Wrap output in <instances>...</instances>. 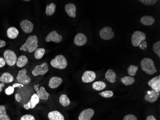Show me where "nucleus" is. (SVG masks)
<instances>
[{
    "instance_id": "1",
    "label": "nucleus",
    "mask_w": 160,
    "mask_h": 120,
    "mask_svg": "<svg viewBox=\"0 0 160 120\" xmlns=\"http://www.w3.org/2000/svg\"><path fill=\"white\" fill-rule=\"evenodd\" d=\"M38 38L36 35L29 36L26 42L21 47L20 50L23 51H28L31 53L35 51L38 48Z\"/></svg>"
},
{
    "instance_id": "2",
    "label": "nucleus",
    "mask_w": 160,
    "mask_h": 120,
    "mask_svg": "<svg viewBox=\"0 0 160 120\" xmlns=\"http://www.w3.org/2000/svg\"><path fill=\"white\" fill-rule=\"evenodd\" d=\"M142 69L148 75H152L157 72L154 62L152 59L144 58L141 62Z\"/></svg>"
},
{
    "instance_id": "3",
    "label": "nucleus",
    "mask_w": 160,
    "mask_h": 120,
    "mask_svg": "<svg viewBox=\"0 0 160 120\" xmlns=\"http://www.w3.org/2000/svg\"><path fill=\"white\" fill-rule=\"evenodd\" d=\"M50 65L54 68L59 69H64L68 65L67 60L62 55H58L52 60Z\"/></svg>"
},
{
    "instance_id": "4",
    "label": "nucleus",
    "mask_w": 160,
    "mask_h": 120,
    "mask_svg": "<svg viewBox=\"0 0 160 120\" xmlns=\"http://www.w3.org/2000/svg\"><path fill=\"white\" fill-rule=\"evenodd\" d=\"M3 56L6 64L8 65L12 66L16 65L17 63L18 58L16 54L12 50H5L3 54Z\"/></svg>"
},
{
    "instance_id": "5",
    "label": "nucleus",
    "mask_w": 160,
    "mask_h": 120,
    "mask_svg": "<svg viewBox=\"0 0 160 120\" xmlns=\"http://www.w3.org/2000/svg\"><path fill=\"white\" fill-rule=\"evenodd\" d=\"M146 39V34L144 32L140 31H135L132 37V45L134 47L138 46L140 45L142 41L145 40Z\"/></svg>"
},
{
    "instance_id": "6",
    "label": "nucleus",
    "mask_w": 160,
    "mask_h": 120,
    "mask_svg": "<svg viewBox=\"0 0 160 120\" xmlns=\"http://www.w3.org/2000/svg\"><path fill=\"white\" fill-rule=\"evenodd\" d=\"M48 71V66L47 63H43L40 65H37L34 67L32 71L33 76H37L39 75H45Z\"/></svg>"
},
{
    "instance_id": "7",
    "label": "nucleus",
    "mask_w": 160,
    "mask_h": 120,
    "mask_svg": "<svg viewBox=\"0 0 160 120\" xmlns=\"http://www.w3.org/2000/svg\"><path fill=\"white\" fill-rule=\"evenodd\" d=\"M27 69L24 68L20 70L18 72L17 79L19 83L23 85L28 84L31 81V78L27 75Z\"/></svg>"
},
{
    "instance_id": "8",
    "label": "nucleus",
    "mask_w": 160,
    "mask_h": 120,
    "mask_svg": "<svg viewBox=\"0 0 160 120\" xmlns=\"http://www.w3.org/2000/svg\"><path fill=\"white\" fill-rule=\"evenodd\" d=\"M99 34L101 38L104 40H110L115 35L112 28L108 26L102 28L100 31Z\"/></svg>"
},
{
    "instance_id": "9",
    "label": "nucleus",
    "mask_w": 160,
    "mask_h": 120,
    "mask_svg": "<svg viewBox=\"0 0 160 120\" xmlns=\"http://www.w3.org/2000/svg\"><path fill=\"white\" fill-rule=\"evenodd\" d=\"M34 88L37 92V94L39 97V100H44V101H47L48 100L50 94L47 91L44 87L41 86L39 89L38 86L36 85L34 86Z\"/></svg>"
},
{
    "instance_id": "10",
    "label": "nucleus",
    "mask_w": 160,
    "mask_h": 120,
    "mask_svg": "<svg viewBox=\"0 0 160 120\" xmlns=\"http://www.w3.org/2000/svg\"><path fill=\"white\" fill-rule=\"evenodd\" d=\"M62 40V36L59 35L56 30L51 31L46 38L47 42L53 41L55 43H59Z\"/></svg>"
},
{
    "instance_id": "11",
    "label": "nucleus",
    "mask_w": 160,
    "mask_h": 120,
    "mask_svg": "<svg viewBox=\"0 0 160 120\" xmlns=\"http://www.w3.org/2000/svg\"><path fill=\"white\" fill-rule=\"evenodd\" d=\"M34 27L33 23L28 19L24 20L21 22V28L25 33H31L33 31Z\"/></svg>"
},
{
    "instance_id": "12",
    "label": "nucleus",
    "mask_w": 160,
    "mask_h": 120,
    "mask_svg": "<svg viewBox=\"0 0 160 120\" xmlns=\"http://www.w3.org/2000/svg\"><path fill=\"white\" fill-rule=\"evenodd\" d=\"M96 78V74L92 71H86L84 72L82 77V80L83 83H89L93 82Z\"/></svg>"
},
{
    "instance_id": "13",
    "label": "nucleus",
    "mask_w": 160,
    "mask_h": 120,
    "mask_svg": "<svg viewBox=\"0 0 160 120\" xmlns=\"http://www.w3.org/2000/svg\"><path fill=\"white\" fill-rule=\"evenodd\" d=\"M148 85L151 86L153 91L160 92V76H155L148 82Z\"/></svg>"
},
{
    "instance_id": "14",
    "label": "nucleus",
    "mask_w": 160,
    "mask_h": 120,
    "mask_svg": "<svg viewBox=\"0 0 160 120\" xmlns=\"http://www.w3.org/2000/svg\"><path fill=\"white\" fill-rule=\"evenodd\" d=\"M94 114V111L92 109H87L81 112L78 119L79 120H91Z\"/></svg>"
},
{
    "instance_id": "15",
    "label": "nucleus",
    "mask_w": 160,
    "mask_h": 120,
    "mask_svg": "<svg viewBox=\"0 0 160 120\" xmlns=\"http://www.w3.org/2000/svg\"><path fill=\"white\" fill-rule=\"evenodd\" d=\"M87 42V37L83 33H78L74 38V43L78 46H82L85 45Z\"/></svg>"
},
{
    "instance_id": "16",
    "label": "nucleus",
    "mask_w": 160,
    "mask_h": 120,
    "mask_svg": "<svg viewBox=\"0 0 160 120\" xmlns=\"http://www.w3.org/2000/svg\"><path fill=\"white\" fill-rule=\"evenodd\" d=\"M159 95L160 93L152 90L150 91H148V93L145 95L144 99L145 101L153 103L157 101Z\"/></svg>"
},
{
    "instance_id": "17",
    "label": "nucleus",
    "mask_w": 160,
    "mask_h": 120,
    "mask_svg": "<svg viewBox=\"0 0 160 120\" xmlns=\"http://www.w3.org/2000/svg\"><path fill=\"white\" fill-rule=\"evenodd\" d=\"M65 10L69 17L75 18L76 16V6L73 3H69L65 6Z\"/></svg>"
},
{
    "instance_id": "18",
    "label": "nucleus",
    "mask_w": 160,
    "mask_h": 120,
    "mask_svg": "<svg viewBox=\"0 0 160 120\" xmlns=\"http://www.w3.org/2000/svg\"><path fill=\"white\" fill-rule=\"evenodd\" d=\"M62 83V78L58 76H54L52 77L49 80L48 86L52 89L57 88L59 87Z\"/></svg>"
},
{
    "instance_id": "19",
    "label": "nucleus",
    "mask_w": 160,
    "mask_h": 120,
    "mask_svg": "<svg viewBox=\"0 0 160 120\" xmlns=\"http://www.w3.org/2000/svg\"><path fill=\"white\" fill-rule=\"evenodd\" d=\"M48 118L49 120H65L62 114L57 111L49 112L48 114Z\"/></svg>"
},
{
    "instance_id": "20",
    "label": "nucleus",
    "mask_w": 160,
    "mask_h": 120,
    "mask_svg": "<svg viewBox=\"0 0 160 120\" xmlns=\"http://www.w3.org/2000/svg\"><path fill=\"white\" fill-rule=\"evenodd\" d=\"M141 22L142 24L146 26H151L155 23V19L152 16H145L141 18Z\"/></svg>"
},
{
    "instance_id": "21",
    "label": "nucleus",
    "mask_w": 160,
    "mask_h": 120,
    "mask_svg": "<svg viewBox=\"0 0 160 120\" xmlns=\"http://www.w3.org/2000/svg\"><path fill=\"white\" fill-rule=\"evenodd\" d=\"M105 77L109 82L111 83H114L116 81L117 75L112 69H109L105 74Z\"/></svg>"
},
{
    "instance_id": "22",
    "label": "nucleus",
    "mask_w": 160,
    "mask_h": 120,
    "mask_svg": "<svg viewBox=\"0 0 160 120\" xmlns=\"http://www.w3.org/2000/svg\"><path fill=\"white\" fill-rule=\"evenodd\" d=\"M14 78L10 73L5 72L2 74L1 77H0V81L2 83H10L13 82Z\"/></svg>"
},
{
    "instance_id": "23",
    "label": "nucleus",
    "mask_w": 160,
    "mask_h": 120,
    "mask_svg": "<svg viewBox=\"0 0 160 120\" xmlns=\"http://www.w3.org/2000/svg\"><path fill=\"white\" fill-rule=\"evenodd\" d=\"M19 34L18 30L15 27H11L7 29V35L9 38L14 39L17 38Z\"/></svg>"
},
{
    "instance_id": "24",
    "label": "nucleus",
    "mask_w": 160,
    "mask_h": 120,
    "mask_svg": "<svg viewBox=\"0 0 160 120\" xmlns=\"http://www.w3.org/2000/svg\"><path fill=\"white\" fill-rule=\"evenodd\" d=\"M28 63V58L25 55H21L17 59V65L19 68L25 66Z\"/></svg>"
},
{
    "instance_id": "25",
    "label": "nucleus",
    "mask_w": 160,
    "mask_h": 120,
    "mask_svg": "<svg viewBox=\"0 0 160 120\" xmlns=\"http://www.w3.org/2000/svg\"><path fill=\"white\" fill-rule=\"evenodd\" d=\"M92 88L97 91H100L105 89L106 87V84L102 81H97L92 84Z\"/></svg>"
},
{
    "instance_id": "26",
    "label": "nucleus",
    "mask_w": 160,
    "mask_h": 120,
    "mask_svg": "<svg viewBox=\"0 0 160 120\" xmlns=\"http://www.w3.org/2000/svg\"><path fill=\"white\" fill-rule=\"evenodd\" d=\"M60 103L63 107H67L71 103L69 97L66 95L62 94L60 96L59 99Z\"/></svg>"
},
{
    "instance_id": "27",
    "label": "nucleus",
    "mask_w": 160,
    "mask_h": 120,
    "mask_svg": "<svg viewBox=\"0 0 160 120\" xmlns=\"http://www.w3.org/2000/svg\"><path fill=\"white\" fill-rule=\"evenodd\" d=\"M135 78L130 76H126L122 77L121 79V82L126 86H129L134 83Z\"/></svg>"
},
{
    "instance_id": "28",
    "label": "nucleus",
    "mask_w": 160,
    "mask_h": 120,
    "mask_svg": "<svg viewBox=\"0 0 160 120\" xmlns=\"http://www.w3.org/2000/svg\"><path fill=\"white\" fill-rule=\"evenodd\" d=\"M56 10V5L55 3H51L47 5L46 8V13L48 16H52Z\"/></svg>"
},
{
    "instance_id": "29",
    "label": "nucleus",
    "mask_w": 160,
    "mask_h": 120,
    "mask_svg": "<svg viewBox=\"0 0 160 120\" xmlns=\"http://www.w3.org/2000/svg\"><path fill=\"white\" fill-rule=\"evenodd\" d=\"M0 120H11L6 114V109L3 105H0Z\"/></svg>"
},
{
    "instance_id": "30",
    "label": "nucleus",
    "mask_w": 160,
    "mask_h": 120,
    "mask_svg": "<svg viewBox=\"0 0 160 120\" xmlns=\"http://www.w3.org/2000/svg\"><path fill=\"white\" fill-rule=\"evenodd\" d=\"M46 50L44 48H38L34 53V57L37 60H40L44 55Z\"/></svg>"
},
{
    "instance_id": "31",
    "label": "nucleus",
    "mask_w": 160,
    "mask_h": 120,
    "mask_svg": "<svg viewBox=\"0 0 160 120\" xmlns=\"http://www.w3.org/2000/svg\"><path fill=\"white\" fill-rule=\"evenodd\" d=\"M31 104V109H33L36 107V105L39 103V99L37 94H34L32 96L31 100L29 101Z\"/></svg>"
},
{
    "instance_id": "32",
    "label": "nucleus",
    "mask_w": 160,
    "mask_h": 120,
    "mask_svg": "<svg viewBox=\"0 0 160 120\" xmlns=\"http://www.w3.org/2000/svg\"><path fill=\"white\" fill-rule=\"evenodd\" d=\"M139 69V67L137 65H130L128 69V75L130 76H135L136 75L137 72Z\"/></svg>"
},
{
    "instance_id": "33",
    "label": "nucleus",
    "mask_w": 160,
    "mask_h": 120,
    "mask_svg": "<svg viewBox=\"0 0 160 120\" xmlns=\"http://www.w3.org/2000/svg\"><path fill=\"white\" fill-rule=\"evenodd\" d=\"M99 94L105 98H109V97H113V96L114 95V93L111 91H107L99 93Z\"/></svg>"
},
{
    "instance_id": "34",
    "label": "nucleus",
    "mask_w": 160,
    "mask_h": 120,
    "mask_svg": "<svg viewBox=\"0 0 160 120\" xmlns=\"http://www.w3.org/2000/svg\"><path fill=\"white\" fill-rule=\"evenodd\" d=\"M153 50L155 54L160 57V41L155 43L153 45Z\"/></svg>"
},
{
    "instance_id": "35",
    "label": "nucleus",
    "mask_w": 160,
    "mask_h": 120,
    "mask_svg": "<svg viewBox=\"0 0 160 120\" xmlns=\"http://www.w3.org/2000/svg\"><path fill=\"white\" fill-rule=\"evenodd\" d=\"M142 3L146 5H152L157 2V0H140Z\"/></svg>"
},
{
    "instance_id": "36",
    "label": "nucleus",
    "mask_w": 160,
    "mask_h": 120,
    "mask_svg": "<svg viewBox=\"0 0 160 120\" xmlns=\"http://www.w3.org/2000/svg\"><path fill=\"white\" fill-rule=\"evenodd\" d=\"M14 88L12 86H9L5 90V93L7 95H11L14 92Z\"/></svg>"
},
{
    "instance_id": "37",
    "label": "nucleus",
    "mask_w": 160,
    "mask_h": 120,
    "mask_svg": "<svg viewBox=\"0 0 160 120\" xmlns=\"http://www.w3.org/2000/svg\"><path fill=\"white\" fill-rule=\"evenodd\" d=\"M21 120H36L35 117L30 114H26L23 115L21 118Z\"/></svg>"
},
{
    "instance_id": "38",
    "label": "nucleus",
    "mask_w": 160,
    "mask_h": 120,
    "mask_svg": "<svg viewBox=\"0 0 160 120\" xmlns=\"http://www.w3.org/2000/svg\"><path fill=\"white\" fill-rule=\"evenodd\" d=\"M123 120H138V119L135 115L129 114L126 115Z\"/></svg>"
},
{
    "instance_id": "39",
    "label": "nucleus",
    "mask_w": 160,
    "mask_h": 120,
    "mask_svg": "<svg viewBox=\"0 0 160 120\" xmlns=\"http://www.w3.org/2000/svg\"><path fill=\"white\" fill-rule=\"evenodd\" d=\"M5 65H6V62H5L4 58L2 57H0V68L4 66Z\"/></svg>"
},
{
    "instance_id": "40",
    "label": "nucleus",
    "mask_w": 160,
    "mask_h": 120,
    "mask_svg": "<svg viewBox=\"0 0 160 120\" xmlns=\"http://www.w3.org/2000/svg\"><path fill=\"white\" fill-rule=\"evenodd\" d=\"M14 97H15V100L18 102H20L21 101V97L20 96L19 94H16L14 96Z\"/></svg>"
},
{
    "instance_id": "41",
    "label": "nucleus",
    "mask_w": 160,
    "mask_h": 120,
    "mask_svg": "<svg viewBox=\"0 0 160 120\" xmlns=\"http://www.w3.org/2000/svg\"><path fill=\"white\" fill-rule=\"evenodd\" d=\"M23 107L26 110H29V109H31V104H30V102H28V103L24 104L23 105Z\"/></svg>"
},
{
    "instance_id": "42",
    "label": "nucleus",
    "mask_w": 160,
    "mask_h": 120,
    "mask_svg": "<svg viewBox=\"0 0 160 120\" xmlns=\"http://www.w3.org/2000/svg\"><path fill=\"white\" fill-rule=\"evenodd\" d=\"M5 45H6V42H5V41L0 39V48L4 47Z\"/></svg>"
},
{
    "instance_id": "43",
    "label": "nucleus",
    "mask_w": 160,
    "mask_h": 120,
    "mask_svg": "<svg viewBox=\"0 0 160 120\" xmlns=\"http://www.w3.org/2000/svg\"><path fill=\"white\" fill-rule=\"evenodd\" d=\"M12 86H13L14 88H15V87H24V85L21 84L15 83L12 85Z\"/></svg>"
},
{
    "instance_id": "44",
    "label": "nucleus",
    "mask_w": 160,
    "mask_h": 120,
    "mask_svg": "<svg viewBox=\"0 0 160 120\" xmlns=\"http://www.w3.org/2000/svg\"><path fill=\"white\" fill-rule=\"evenodd\" d=\"M146 120H157L156 118H155L154 116H152V115H150V116H148L147 117Z\"/></svg>"
},
{
    "instance_id": "45",
    "label": "nucleus",
    "mask_w": 160,
    "mask_h": 120,
    "mask_svg": "<svg viewBox=\"0 0 160 120\" xmlns=\"http://www.w3.org/2000/svg\"><path fill=\"white\" fill-rule=\"evenodd\" d=\"M4 86V83H0V92L2 91V88Z\"/></svg>"
},
{
    "instance_id": "46",
    "label": "nucleus",
    "mask_w": 160,
    "mask_h": 120,
    "mask_svg": "<svg viewBox=\"0 0 160 120\" xmlns=\"http://www.w3.org/2000/svg\"><path fill=\"white\" fill-rule=\"evenodd\" d=\"M24 1L28 2L29 1V0H24Z\"/></svg>"
}]
</instances>
